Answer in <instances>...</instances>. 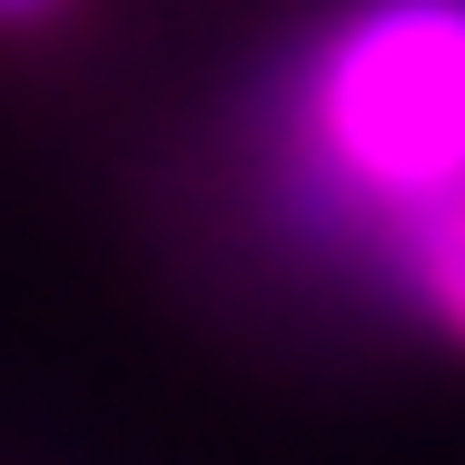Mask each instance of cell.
<instances>
[{"label": "cell", "mask_w": 465, "mask_h": 465, "mask_svg": "<svg viewBox=\"0 0 465 465\" xmlns=\"http://www.w3.org/2000/svg\"><path fill=\"white\" fill-rule=\"evenodd\" d=\"M268 198L297 238L376 278L465 218V0H367L268 90Z\"/></svg>", "instance_id": "cell-1"}, {"label": "cell", "mask_w": 465, "mask_h": 465, "mask_svg": "<svg viewBox=\"0 0 465 465\" xmlns=\"http://www.w3.org/2000/svg\"><path fill=\"white\" fill-rule=\"evenodd\" d=\"M30 10H50V0H0V20H30Z\"/></svg>", "instance_id": "cell-2"}]
</instances>
